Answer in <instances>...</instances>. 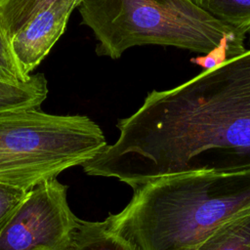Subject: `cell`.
<instances>
[{"label":"cell","instance_id":"cell-2","mask_svg":"<svg viewBox=\"0 0 250 250\" xmlns=\"http://www.w3.org/2000/svg\"><path fill=\"white\" fill-rule=\"evenodd\" d=\"M109 228L139 250H195L221 226L250 210V169L188 173L133 188Z\"/></svg>","mask_w":250,"mask_h":250},{"label":"cell","instance_id":"cell-10","mask_svg":"<svg viewBox=\"0 0 250 250\" xmlns=\"http://www.w3.org/2000/svg\"><path fill=\"white\" fill-rule=\"evenodd\" d=\"M201 9L250 39V0H193Z\"/></svg>","mask_w":250,"mask_h":250},{"label":"cell","instance_id":"cell-6","mask_svg":"<svg viewBox=\"0 0 250 250\" xmlns=\"http://www.w3.org/2000/svg\"><path fill=\"white\" fill-rule=\"evenodd\" d=\"M81 2L82 0L53 1L11 38L14 59L24 77H29L49 54L64 32L71 13Z\"/></svg>","mask_w":250,"mask_h":250},{"label":"cell","instance_id":"cell-12","mask_svg":"<svg viewBox=\"0 0 250 250\" xmlns=\"http://www.w3.org/2000/svg\"><path fill=\"white\" fill-rule=\"evenodd\" d=\"M29 77H24L20 71L11 50L10 39L0 19V79L22 82L28 80Z\"/></svg>","mask_w":250,"mask_h":250},{"label":"cell","instance_id":"cell-11","mask_svg":"<svg viewBox=\"0 0 250 250\" xmlns=\"http://www.w3.org/2000/svg\"><path fill=\"white\" fill-rule=\"evenodd\" d=\"M53 1L55 0H4L0 4V19L9 39Z\"/></svg>","mask_w":250,"mask_h":250},{"label":"cell","instance_id":"cell-9","mask_svg":"<svg viewBox=\"0 0 250 250\" xmlns=\"http://www.w3.org/2000/svg\"><path fill=\"white\" fill-rule=\"evenodd\" d=\"M195 250H250V210L221 226Z\"/></svg>","mask_w":250,"mask_h":250},{"label":"cell","instance_id":"cell-3","mask_svg":"<svg viewBox=\"0 0 250 250\" xmlns=\"http://www.w3.org/2000/svg\"><path fill=\"white\" fill-rule=\"evenodd\" d=\"M82 24L97 40L96 54L119 59L132 47L171 46L229 58L243 53L246 37L218 21L193 0H82Z\"/></svg>","mask_w":250,"mask_h":250},{"label":"cell","instance_id":"cell-14","mask_svg":"<svg viewBox=\"0 0 250 250\" xmlns=\"http://www.w3.org/2000/svg\"><path fill=\"white\" fill-rule=\"evenodd\" d=\"M3 1H4V0H0V4H1Z\"/></svg>","mask_w":250,"mask_h":250},{"label":"cell","instance_id":"cell-8","mask_svg":"<svg viewBox=\"0 0 250 250\" xmlns=\"http://www.w3.org/2000/svg\"><path fill=\"white\" fill-rule=\"evenodd\" d=\"M48 92V81L43 73L31 74L22 82L0 79V112L40 107Z\"/></svg>","mask_w":250,"mask_h":250},{"label":"cell","instance_id":"cell-7","mask_svg":"<svg viewBox=\"0 0 250 250\" xmlns=\"http://www.w3.org/2000/svg\"><path fill=\"white\" fill-rule=\"evenodd\" d=\"M63 250H139L127 238L109 228L106 221L89 222L80 219L70 241Z\"/></svg>","mask_w":250,"mask_h":250},{"label":"cell","instance_id":"cell-4","mask_svg":"<svg viewBox=\"0 0 250 250\" xmlns=\"http://www.w3.org/2000/svg\"><path fill=\"white\" fill-rule=\"evenodd\" d=\"M86 115H57L40 107L0 112V184L29 190L82 165L105 146Z\"/></svg>","mask_w":250,"mask_h":250},{"label":"cell","instance_id":"cell-13","mask_svg":"<svg viewBox=\"0 0 250 250\" xmlns=\"http://www.w3.org/2000/svg\"><path fill=\"white\" fill-rule=\"evenodd\" d=\"M28 190L0 184V229Z\"/></svg>","mask_w":250,"mask_h":250},{"label":"cell","instance_id":"cell-5","mask_svg":"<svg viewBox=\"0 0 250 250\" xmlns=\"http://www.w3.org/2000/svg\"><path fill=\"white\" fill-rule=\"evenodd\" d=\"M57 178L29 189L0 229V250H63L80 219Z\"/></svg>","mask_w":250,"mask_h":250},{"label":"cell","instance_id":"cell-1","mask_svg":"<svg viewBox=\"0 0 250 250\" xmlns=\"http://www.w3.org/2000/svg\"><path fill=\"white\" fill-rule=\"evenodd\" d=\"M119 136L81 166L132 188L188 173L250 169V49L173 89L153 90Z\"/></svg>","mask_w":250,"mask_h":250}]
</instances>
